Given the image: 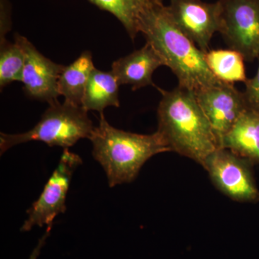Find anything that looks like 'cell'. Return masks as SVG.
I'll use <instances>...</instances> for the list:
<instances>
[{"mask_svg": "<svg viewBox=\"0 0 259 259\" xmlns=\"http://www.w3.org/2000/svg\"><path fill=\"white\" fill-rule=\"evenodd\" d=\"M139 29L180 88L197 93L223 83L209 69L205 53L175 25L163 4L153 0L141 15Z\"/></svg>", "mask_w": 259, "mask_h": 259, "instance_id": "obj_1", "label": "cell"}, {"mask_svg": "<svg viewBox=\"0 0 259 259\" xmlns=\"http://www.w3.org/2000/svg\"><path fill=\"white\" fill-rule=\"evenodd\" d=\"M161 100L158 107V131L171 151L204 166L206 160L219 148L195 93L180 87L171 91L159 88Z\"/></svg>", "mask_w": 259, "mask_h": 259, "instance_id": "obj_2", "label": "cell"}, {"mask_svg": "<svg viewBox=\"0 0 259 259\" xmlns=\"http://www.w3.org/2000/svg\"><path fill=\"white\" fill-rule=\"evenodd\" d=\"M93 157L103 168L110 187L131 183L149 158L171 151L161 133L143 135L117 129L100 113V122L89 138Z\"/></svg>", "mask_w": 259, "mask_h": 259, "instance_id": "obj_3", "label": "cell"}, {"mask_svg": "<svg viewBox=\"0 0 259 259\" xmlns=\"http://www.w3.org/2000/svg\"><path fill=\"white\" fill-rule=\"evenodd\" d=\"M88 112L82 107L68 102H54L30 131L17 134L1 133V155L13 146L30 141H41L51 147L64 149L71 147L79 140L89 139L95 128Z\"/></svg>", "mask_w": 259, "mask_h": 259, "instance_id": "obj_4", "label": "cell"}, {"mask_svg": "<svg viewBox=\"0 0 259 259\" xmlns=\"http://www.w3.org/2000/svg\"><path fill=\"white\" fill-rule=\"evenodd\" d=\"M221 5L219 32L230 49L245 61L259 57V0H218Z\"/></svg>", "mask_w": 259, "mask_h": 259, "instance_id": "obj_5", "label": "cell"}, {"mask_svg": "<svg viewBox=\"0 0 259 259\" xmlns=\"http://www.w3.org/2000/svg\"><path fill=\"white\" fill-rule=\"evenodd\" d=\"M82 159L69 148L63 151L60 161L49 179L38 199L28 210V218L20 228L22 232L30 231L33 227H51L59 214L66 211V197L70 183Z\"/></svg>", "mask_w": 259, "mask_h": 259, "instance_id": "obj_6", "label": "cell"}, {"mask_svg": "<svg viewBox=\"0 0 259 259\" xmlns=\"http://www.w3.org/2000/svg\"><path fill=\"white\" fill-rule=\"evenodd\" d=\"M167 12L175 25L204 53L221 28L219 2L207 3L202 0H169Z\"/></svg>", "mask_w": 259, "mask_h": 259, "instance_id": "obj_7", "label": "cell"}, {"mask_svg": "<svg viewBox=\"0 0 259 259\" xmlns=\"http://www.w3.org/2000/svg\"><path fill=\"white\" fill-rule=\"evenodd\" d=\"M14 37L25 56L22 83L26 95L50 105L58 101V82L65 66L42 55L26 37L18 33Z\"/></svg>", "mask_w": 259, "mask_h": 259, "instance_id": "obj_8", "label": "cell"}, {"mask_svg": "<svg viewBox=\"0 0 259 259\" xmlns=\"http://www.w3.org/2000/svg\"><path fill=\"white\" fill-rule=\"evenodd\" d=\"M195 95L221 148L224 136L248 109L244 95L233 84L226 83L204 89Z\"/></svg>", "mask_w": 259, "mask_h": 259, "instance_id": "obj_9", "label": "cell"}, {"mask_svg": "<svg viewBox=\"0 0 259 259\" xmlns=\"http://www.w3.org/2000/svg\"><path fill=\"white\" fill-rule=\"evenodd\" d=\"M204 168L219 190L237 201L258 197L249 171L239 156L226 148H218L206 160Z\"/></svg>", "mask_w": 259, "mask_h": 259, "instance_id": "obj_10", "label": "cell"}, {"mask_svg": "<svg viewBox=\"0 0 259 259\" xmlns=\"http://www.w3.org/2000/svg\"><path fill=\"white\" fill-rule=\"evenodd\" d=\"M161 66V59L146 42L142 49L114 61L111 71L119 84L131 85L133 90H137L150 85L157 88L153 82L152 76Z\"/></svg>", "mask_w": 259, "mask_h": 259, "instance_id": "obj_11", "label": "cell"}, {"mask_svg": "<svg viewBox=\"0 0 259 259\" xmlns=\"http://www.w3.org/2000/svg\"><path fill=\"white\" fill-rule=\"evenodd\" d=\"M221 148L239 157L259 161V114L247 109L224 136Z\"/></svg>", "mask_w": 259, "mask_h": 259, "instance_id": "obj_12", "label": "cell"}, {"mask_svg": "<svg viewBox=\"0 0 259 259\" xmlns=\"http://www.w3.org/2000/svg\"><path fill=\"white\" fill-rule=\"evenodd\" d=\"M118 81L112 71L95 69L89 78L81 107L86 111L102 113L107 107H120Z\"/></svg>", "mask_w": 259, "mask_h": 259, "instance_id": "obj_13", "label": "cell"}, {"mask_svg": "<svg viewBox=\"0 0 259 259\" xmlns=\"http://www.w3.org/2000/svg\"><path fill=\"white\" fill-rule=\"evenodd\" d=\"M94 69L90 51H84L74 62L65 66L58 82L59 95L64 97V102L81 107L89 78Z\"/></svg>", "mask_w": 259, "mask_h": 259, "instance_id": "obj_14", "label": "cell"}, {"mask_svg": "<svg viewBox=\"0 0 259 259\" xmlns=\"http://www.w3.org/2000/svg\"><path fill=\"white\" fill-rule=\"evenodd\" d=\"M205 61L216 78L223 83L245 82V59L233 49H218L205 53Z\"/></svg>", "mask_w": 259, "mask_h": 259, "instance_id": "obj_15", "label": "cell"}, {"mask_svg": "<svg viewBox=\"0 0 259 259\" xmlns=\"http://www.w3.org/2000/svg\"><path fill=\"white\" fill-rule=\"evenodd\" d=\"M117 18L134 40L140 32V19L153 0H89Z\"/></svg>", "mask_w": 259, "mask_h": 259, "instance_id": "obj_16", "label": "cell"}, {"mask_svg": "<svg viewBox=\"0 0 259 259\" xmlns=\"http://www.w3.org/2000/svg\"><path fill=\"white\" fill-rule=\"evenodd\" d=\"M0 46V88L3 89L13 81L22 82L25 56L15 42L1 39Z\"/></svg>", "mask_w": 259, "mask_h": 259, "instance_id": "obj_17", "label": "cell"}, {"mask_svg": "<svg viewBox=\"0 0 259 259\" xmlns=\"http://www.w3.org/2000/svg\"><path fill=\"white\" fill-rule=\"evenodd\" d=\"M259 63V57H258ZM244 95L248 108L259 114V64L258 71L254 77L247 79Z\"/></svg>", "mask_w": 259, "mask_h": 259, "instance_id": "obj_18", "label": "cell"}, {"mask_svg": "<svg viewBox=\"0 0 259 259\" xmlns=\"http://www.w3.org/2000/svg\"><path fill=\"white\" fill-rule=\"evenodd\" d=\"M10 9L7 0H1V39L10 30Z\"/></svg>", "mask_w": 259, "mask_h": 259, "instance_id": "obj_19", "label": "cell"}, {"mask_svg": "<svg viewBox=\"0 0 259 259\" xmlns=\"http://www.w3.org/2000/svg\"><path fill=\"white\" fill-rule=\"evenodd\" d=\"M51 228H51V227H47L45 233H44L41 238L39 239L38 243H37L36 247H35V248H34V250H32L31 254L30 255V258L28 259H37L38 258L42 247H44V245L46 244V241H47V238H49V236H50Z\"/></svg>", "mask_w": 259, "mask_h": 259, "instance_id": "obj_20", "label": "cell"}, {"mask_svg": "<svg viewBox=\"0 0 259 259\" xmlns=\"http://www.w3.org/2000/svg\"><path fill=\"white\" fill-rule=\"evenodd\" d=\"M155 2L158 3H161V4H163V0H154Z\"/></svg>", "mask_w": 259, "mask_h": 259, "instance_id": "obj_21", "label": "cell"}]
</instances>
